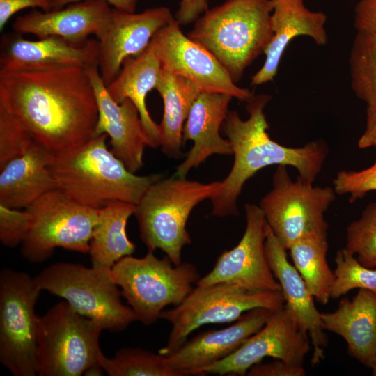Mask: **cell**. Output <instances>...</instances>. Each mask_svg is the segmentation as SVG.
<instances>
[{"label":"cell","instance_id":"14","mask_svg":"<svg viewBox=\"0 0 376 376\" xmlns=\"http://www.w3.org/2000/svg\"><path fill=\"white\" fill-rule=\"evenodd\" d=\"M161 66L192 82L201 92L225 93L247 102L254 94L237 85L219 61L185 36L174 18L151 40Z\"/></svg>","mask_w":376,"mask_h":376},{"label":"cell","instance_id":"38","mask_svg":"<svg viewBox=\"0 0 376 376\" xmlns=\"http://www.w3.org/2000/svg\"><path fill=\"white\" fill-rule=\"evenodd\" d=\"M54 0H0V30L3 31L8 20L25 8H38L43 11L53 10Z\"/></svg>","mask_w":376,"mask_h":376},{"label":"cell","instance_id":"36","mask_svg":"<svg viewBox=\"0 0 376 376\" xmlns=\"http://www.w3.org/2000/svg\"><path fill=\"white\" fill-rule=\"evenodd\" d=\"M32 222L29 210H17L0 205V241L6 246L15 247L26 237Z\"/></svg>","mask_w":376,"mask_h":376},{"label":"cell","instance_id":"3","mask_svg":"<svg viewBox=\"0 0 376 376\" xmlns=\"http://www.w3.org/2000/svg\"><path fill=\"white\" fill-rule=\"evenodd\" d=\"M107 134L54 155L51 165L56 188L72 200L100 209L119 201L137 205L159 174L136 175L107 148Z\"/></svg>","mask_w":376,"mask_h":376},{"label":"cell","instance_id":"7","mask_svg":"<svg viewBox=\"0 0 376 376\" xmlns=\"http://www.w3.org/2000/svg\"><path fill=\"white\" fill-rule=\"evenodd\" d=\"M102 327L66 301L37 318L36 369L39 376H80L99 364Z\"/></svg>","mask_w":376,"mask_h":376},{"label":"cell","instance_id":"29","mask_svg":"<svg viewBox=\"0 0 376 376\" xmlns=\"http://www.w3.org/2000/svg\"><path fill=\"white\" fill-rule=\"evenodd\" d=\"M328 249L327 235L310 234L297 240L288 249L294 266L310 293L324 305L331 298L335 279L327 259Z\"/></svg>","mask_w":376,"mask_h":376},{"label":"cell","instance_id":"23","mask_svg":"<svg viewBox=\"0 0 376 376\" xmlns=\"http://www.w3.org/2000/svg\"><path fill=\"white\" fill-rule=\"evenodd\" d=\"M233 98L230 95L219 93L201 92L198 95L182 131L183 142L191 141L193 146L173 176L186 178L191 169L198 167L213 155H233L230 141L221 137L219 132Z\"/></svg>","mask_w":376,"mask_h":376},{"label":"cell","instance_id":"2","mask_svg":"<svg viewBox=\"0 0 376 376\" xmlns=\"http://www.w3.org/2000/svg\"><path fill=\"white\" fill-rule=\"evenodd\" d=\"M271 100L268 95H253L246 102L249 117L243 120L236 111H228L224 123L234 162L221 181L219 193L211 198V214L224 217L238 215L237 202L246 182L260 169L272 165L292 166L298 178L313 183L328 155L327 143L321 139L301 147L291 148L272 140L264 109Z\"/></svg>","mask_w":376,"mask_h":376},{"label":"cell","instance_id":"26","mask_svg":"<svg viewBox=\"0 0 376 376\" xmlns=\"http://www.w3.org/2000/svg\"><path fill=\"white\" fill-rule=\"evenodd\" d=\"M161 68L150 41L141 54L126 58L117 77L106 86L110 96L117 103L130 99L135 104L149 146L152 148L160 146L159 130L146 107V97L151 90L155 89Z\"/></svg>","mask_w":376,"mask_h":376},{"label":"cell","instance_id":"19","mask_svg":"<svg viewBox=\"0 0 376 376\" xmlns=\"http://www.w3.org/2000/svg\"><path fill=\"white\" fill-rule=\"evenodd\" d=\"M94 88L98 107V120L95 136L107 134L110 137L111 151L126 168L135 173L143 166V153L149 146L135 104L126 99L117 103L110 96L98 69H86Z\"/></svg>","mask_w":376,"mask_h":376},{"label":"cell","instance_id":"41","mask_svg":"<svg viewBox=\"0 0 376 376\" xmlns=\"http://www.w3.org/2000/svg\"><path fill=\"white\" fill-rule=\"evenodd\" d=\"M376 146V107H367L366 127L358 141L359 148L364 149Z\"/></svg>","mask_w":376,"mask_h":376},{"label":"cell","instance_id":"1","mask_svg":"<svg viewBox=\"0 0 376 376\" xmlns=\"http://www.w3.org/2000/svg\"><path fill=\"white\" fill-rule=\"evenodd\" d=\"M0 108L56 155L94 137L98 107L87 70L0 71Z\"/></svg>","mask_w":376,"mask_h":376},{"label":"cell","instance_id":"5","mask_svg":"<svg viewBox=\"0 0 376 376\" xmlns=\"http://www.w3.org/2000/svg\"><path fill=\"white\" fill-rule=\"evenodd\" d=\"M221 185V181L203 183L173 175L151 185L134 214L148 251L160 249L175 265L181 264L182 249L191 242L186 228L191 212L215 196Z\"/></svg>","mask_w":376,"mask_h":376},{"label":"cell","instance_id":"35","mask_svg":"<svg viewBox=\"0 0 376 376\" xmlns=\"http://www.w3.org/2000/svg\"><path fill=\"white\" fill-rule=\"evenodd\" d=\"M333 188L336 194L347 195L351 203L376 191V159L365 169L338 171L333 180Z\"/></svg>","mask_w":376,"mask_h":376},{"label":"cell","instance_id":"33","mask_svg":"<svg viewBox=\"0 0 376 376\" xmlns=\"http://www.w3.org/2000/svg\"><path fill=\"white\" fill-rule=\"evenodd\" d=\"M363 266L376 267V202L368 204L361 216L346 230V246Z\"/></svg>","mask_w":376,"mask_h":376},{"label":"cell","instance_id":"10","mask_svg":"<svg viewBox=\"0 0 376 376\" xmlns=\"http://www.w3.org/2000/svg\"><path fill=\"white\" fill-rule=\"evenodd\" d=\"M331 187L314 186L291 179L287 166H277L272 188L260 201L266 224L288 250L299 239L310 234L327 235L324 214L336 198Z\"/></svg>","mask_w":376,"mask_h":376},{"label":"cell","instance_id":"4","mask_svg":"<svg viewBox=\"0 0 376 376\" xmlns=\"http://www.w3.org/2000/svg\"><path fill=\"white\" fill-rule=\"evenodd\" d=\"M272 0H226L208 9L187 36L207 49L237 83L273 36Z\"/></svg>","mask_w":376,"mask_h":376},{"label":"cell","instance_id":"24","mask_svg":"<svg viewBox=\"0 0 376 376\" xmlns=\"http://www.w3.org/2000/svg\"><path fill=\"white\" fill-rule=\"evenodd\" d=\"M324 330L341 336L352 357L368 368L376 358V292L359 289L343 298L336 310L320 313Z\"/></svg>","mask_w":376,"mask_h":376},{"label":"cell","instance_id":"31","mask_svg":"<svg viewBox=\"0 0 376 376\" xmlns=\"http://www.w3.org/2000/svg\"><path fill=\"white\" fill-rule=\"evenodd\" d=\"M99 363L109 376H180L165 355L140 347H124L108 358L102 352Z\"/></svg>","mask_w":376,"mask_h":376},{"label":"cell","instance_id":"39","mask_svg":"<svg viewBox=\"0 0 376 376\" xmlns=\"http://www.w3.org/2000/svg\"><path fill=\"white\" fill-rule=\"evenodd\" d=\"M354 26L357 31L376 33V0H359L355 8Z\"/></svg>","mask_w":376,"mask_h":376},{"label":"cell","instance_id":"40","mask_svg":"<svg viewBox=\"0 0 376 376\" xmlns=\"http://www.w3.org/2000/svg\"><path fill=\"white\" fill-rule=\"evenodd\" d=\"M208 0H180L175 19L185 26L196 20L208 10Z\"/></svg>","mask_w":376,"mask_h":376},{"label":"cell","instance_id":"17","mask_svg":"<svg viewBox=\"0 0 376 376\" xmlns=\"http://www.w3.org/2000/svg\"><path fill=\"white\" fill-rule=\"evenodd\" d=\"M14 31L2 35L0 71L45 70L98 65V40L76 45L54 36L30 40Z\"/></svg>","mask_w":376,"mask_h":376},{"label":"cell","instance_id":"22","mask_svg":"<svg viewBox=\"0 0 376 376\" xmlns=\"http://www.w3.org/2000/svg\"><path fill=\"white\" fill-rule=\"evenodd\" d=\"M272 3L273 36L264 52L263 65L251 77L253 86L274 80L282 56L295 38L308 36L320 46L328 40L324 13L310 10L304 0H272Z\"/></svg>","mask_w":376,"mask_h":376},{"label":"cell","instance_id":"42","mask_svg":"<svg viewBox=\"0 0 376 376\" xmlns=\"http://www.w3.org/2000/svg\"><path fill=\"white\" fill-rule=\"evenodd\" d=\"M84 0H54L53 10L61 8L70 3ZM113 6V8L134 13L138 0H100Z\"/></svg>","mask_w":376,"mask_h":376},{"label":"cell","instance_id":"20","mask_svg":"<svg viewBox=\"0 0 376 376\" xmlns=\"http://www.w3.org/2000/svg\"><path fill=\"white\" fill-rule=\"evenodd\" d=\"M274 311L256 308L227 327L202 332L166 355L167 363L180 376L193 375L196 370L234 352L265 325Z\"/></svg>","mask_w":376,"mask_h":376},{"label":"cell","instance_id":"30","mask_svg":"<svg viewBox=\"0 0 376 376\" xmlns=\"http://www.w3.org/2000/svg\"><path fill=\"white\" fill-rule=\"evenodd\" d=\"M349 65L352 91L367 107H376V33L357 31Z\"/></svg>","mask_w":376,"mask_h":376},{"label":"cell","instance_id":"37","mask_svg":"<svg viewBox=\"0 0 376 376\" xmlns=\"http://www.w3.org/2000/svg\"><path fill=\"white\" fill-rule=\"evenodd\" d=\"M306 371L301 365H294L274 359L267 363H258L247 372L249 376H304Z\"/></svg>","mask_w":376,"mask_h":376},{"label":"cell","instance_id":"28","mask_svg":"<svg viewBox=\"0 0 376 376\" xmlns=\"http://www.w3.org/2000/svg\"><path fill=\"white\" fill-rule=\"evenodd\" d=\"M136 205L114 201L99 209V217L90 242L91 267L111 269L116 263L135 252V245L127 235L129 218Z\"/></svg>","mask_w":376,"mask_h":376},{"label":"cell","instance_id":"27","mask_svg":"<svg viewBox=\"0 0 376 376\" xmlns=\"http://www.w3.org/2000/svg\"><path fill=\"white\" fill-rule=\"evenodd\" d=\"M163 101V117L159 125L160 147L168 157L182 156V131L191 107L201 93L187 79L161 68L155 86Z\"/></svg>","mask_w":376,"mask_h":376},{"label":"cell","instance_id":"32","mask_svg":"<svg viewBox=\"0 0 376 376\" xmlns=\"http://www.w3.org/2000/svg\"><path fill=\"white\" fill-rule=\"evenodd\" d=\"M335 263L331 298H338L356 288L376 292V269L362 265L345 247L337 251Z\"/></svg>","mask_w":376,"mask_h":376},{"label":"cell","instance_id":"9","mask_svg":"<svg viewBox=\"0 0 376 376\" xmlns=\"http://www.w3.org/2000/svg\"><path fill=\"white\" fill-rule=\"evenodd\" d=\"M34 278L42 290L64 299L103 330L120 331L136 320L132 308L121 300L111 269L60 262L46 267Z\"/></svg>","mask_w":376,"mask_h":376},{"label":"cell","instance_id":"16","mask_svg":"<svg viewBox=\"0 0 376 376\" xmlns=\"http://www.w3.org/2000/svg\"><path fill=\"white\" fill-rule=\"evenodd\" d=\"M173 19L165 6L139 13L113 8L111 23L97 40L98 69L105 86L117 77L126 58L141 54L155 34Z\"/></svg>","mask_w":376,"mask_h":376},{"label":"cell","instance_id":"8","mask_svg":"<svg viewBox=\"0 0 376 376\" xmlns=\"http://www.w3.org/2000/svg\"><path fill=\"white\" fill-rule=\"evenodd\" d=\"M284 305L281 290L254 292L228 283L196 285L180 304L161 313L159 318L169 322L171 329L158 352H173L203 325L233 322L251 309L276 311Z\"/></svg>","mask_w":376,"mask_h":376},{"label":"cell","instance_id":"15","mask_svg":"<svg viewBox=\"0 0 376 376\" xmlns=\"http://www.w3.org/2000/svg\"><path fill=\"white\" fill-rule=\"evenodd\" d=\"M246 228L238 244L217 258L212 269L196 285L228 283L250 291L281 290L265 255L266 221L259 205H244Z\"/></svg>","mask_w":376,"mask_h":376},{"label":"cell","instance_id":"43","mask_svg":"<svg viewBox=\"0 0 376 376\" xmlns=\"http://www.w3.org/2000/svg\"><path fill=\"white\" fill-rule=\"evenodd\" d=\"M370 368L372 370V375L376 376V358Z\"/></svg>","mask_w":376,"mask_h":376},{"label":"cell","instance_id":"18","mask_svg":"<svg viewBox=\"0 0 376 376\" xmlns=\"http://www.w3.org/2000/svg\"><path fill=\"white\" fill-rule=\"evenodd\" d=\"M112 12L104 1L84 0L50 11L33 9L17 16L12 29L21 35L32 34L38 38L54 36L82 45L90 35L100 38L111 23Z\"/></svg>","mask_w":376,"mask_h":376},{"label":"cell","instance_id":"21","mask_svg":"<svg viewBox=\"0 0 376 376\" xmlns=\"http://www.w3.org/2000/svg\"><path fill=\"white\" fill-rule=\"evenodd\" d=\"M265 232L266 258L270 269L280 284L285 301L284 306L298 325L308 333L313 350L311 363L317 365L324 359L327 345L320 313L315 307V299L300 274L289 262L287 250L267 224Z\"/></svg>","mask_w":376,"mask_h":376},{"label":"cell","instance_id":"25","mask_svg":"<svg viewBox=\"0 0 376 376\" xmlns=\"http://www.w3.org/2000/svg\"><path fill=\"white\" fill-rule=\"evenodd\" d=\"M54 154L36 141L22 156L0 170V205L28 208L56 188L51 165Z\"/></svg>","mask_w":376,"mask_h":376},{"label":"cell","instance_id":"6","mask_svg":"<svg viewBox=\"0 0 376 376\" xmlns=\"http://www.w3.org/2000/svg\"><path fill=\"white\" fill-rule=\"evenodd\" d=\"M111 274L136 320L147 326L157 322L165 307L180 304L201 278L194 264L175 265L167 256L158 258L150 251L142 258L120 259Z\"/></svg>","mask_w":376,"mask_h":376},{"label":"cell","instance_id":"12","mask_svg":"<svg viewBox=\"0 0 376 376\" xmlns=\"http://www.w3.org/2000/svg\"><path fill=\"white\" fill-rule=\"evenodd\" d=\"M32 214L22 254L31 263H42L57 247L88 253L99 209L84 206L58 189L47 192L28 208Z\"/></svg>","mask_w":376,"mask_h":376},{"label":"cell","instance_id":"11","mask_svg":"<svg viewBox=\"0 0 376 376\" xmlns=\"http://www.w3.org/2000/svg\"><path fill=\"white\" fill-rule=\"evenodd\" d=\"M42 290L27 273L0 272V363L14 376L37 375V318Z\"/></svg>","mask_w":376,"mask_h":376},{"label":"cell","instance_id":"34","mask_svg":"<svg viewBox=\"0 0 376 376\" xmlns=\"http://www.w3.org/2000/svg\"><path fill=\"white\" fill-rule=\"evenodd\" d=\"M35 142L30 131L17 118L0 108V170L25 154Z\"/></svg>","mask_w":376,"mask_h":376},{"label":"cell","instance_id":"13","mask_svg":"<svg viewBox=\"0 0 376 376\" xmlns=\"http://www.w3.org/2000/svg\"><path fill=\"white\" fill-rule=\"evenodd\" d=\"M312 349L310 337L283 306L265 325L227 357L196 370L193 375H246L265 357L303 366Z\"/></svg>","mask_w":376,"mask_h":376}]
</instances>
